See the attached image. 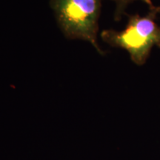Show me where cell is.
Here are the masks:
<instances>
[{
	"label": "cell",
	"instance_id": "obj_1",
	"mask_svg": "<svg viewBox=\"0 0 160 160\" xmlns=\"http://www.w3.org/2000/svg\"><path fill=\"white\" fill-rule=\"evenodd\" d=\"M160 13V6L150 9L145 16L128 15L125 28L122 31L104 30L101 33L103 42L112 47L128 52L132 61L142 65L148 59L154 46L160 48V27L156 19Z\"/></svg>",
	"mask_w": 160,
	"mask_h": 160
},
{
	"label": "cell",
	"instance_id": "obj_2",
	"mask_svg": "<svg viewBox=\"0 0 160 160\" xmlns=\"http://www.w3.org/2000/svg\"><path fill=\"white\" fill-rule=\"evenodd\" d=\"M102 1L50 0V6L66 38L89 42L99 54L104 55L97 43Z\"/></svg>",
	"mask_w": 160,
	"mask_h": 160
},
{
	"label": "cell",
	"instance_id": "obj_3",
	"mask_svg": "<svg viewBox=\"0 0 160 160\" xmlns=\"http://www.w3.org/2000/svg\"><path fill=\"white\" fill-rule=\"evenodd\" d=\"M115 3V11H114V20L117 22H119L122 19V16L125 15V10L127 8L128 5L131 4L132 2L135 0H111ZM145 2L146 5H148L149 10L154 8L156 6L152 2V0H141Z\"/></svg>",
	"mask_w": 160,
	"mask_h": 160
}]
</instances>
